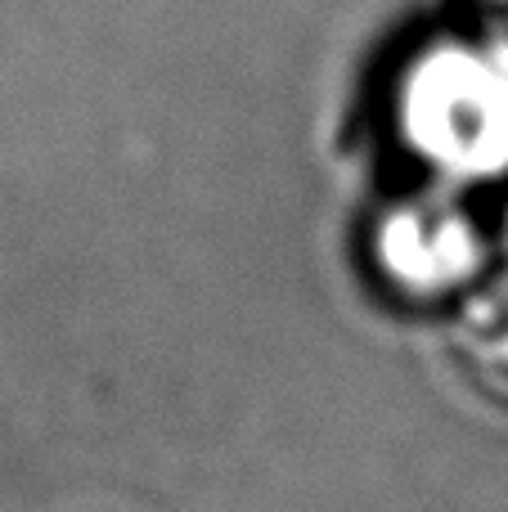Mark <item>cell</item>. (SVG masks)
<instances>
[{"mask_svg":"<svg viewBox=\"0 0 508 512\" xmlns=\"http://www.w3.org/2000/svg\"><path fill=\"white\" fill-rule=\"evenodd\" d=\"M500 248L473 194L432 180L392 189L360 230V256L378 292L414 310L450 306Z\"/></svg>","mask_w":508,"mask_h":512,"instance_id":"cell-2","label":"cell"},{"mask_svg":"<svg viewBox=\"0 0 508 512\" xmlns=\"http://www.w3.org/2000/svg\"><path fill=\"white\" fill-rule=\"evenodd\" d=\"M464 5H468V23L508 50V0H464Z\"/></svg>","mask_w":508,"mask_h":512,"instance_id":"cell-4","label":"cell"},{"mask_svg":"<svg viewBox=\"0 0 508 512\" xmlns=\"http://www.w3.org/2000/svg\"><path fill=\"white\" fill-rule=\"evenodd\" d=\"M374 108L378 135L414 180L464 194L508 180V50L473 23L396 45Z\"/></svg>","mask_w":508,"mask_h":512,"instance_id":"cell-1","label":"cell"},{"mask_svg":"<svg viewBox=\"0 0 508 512\" xmlns=\"http://www.w3.org/2000/svg\"><path fill=\"white\" fill-rule=\"evenodd\" d=\"M446 337L468 382L508 405V239L446 306Z\"/></svg>","mask_w":508,"mask_h":512,"instance_id":"cell-3","label":"cell"}]
</instances>
